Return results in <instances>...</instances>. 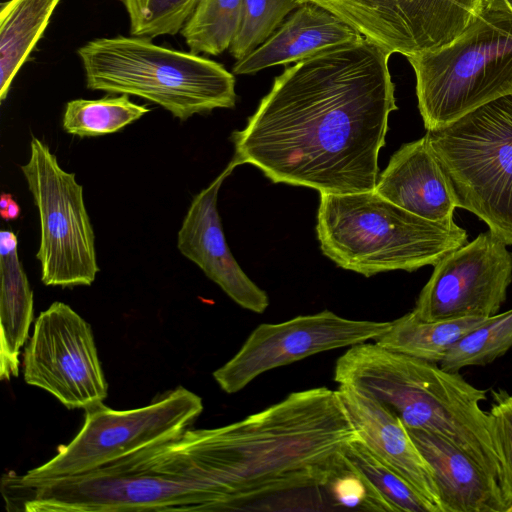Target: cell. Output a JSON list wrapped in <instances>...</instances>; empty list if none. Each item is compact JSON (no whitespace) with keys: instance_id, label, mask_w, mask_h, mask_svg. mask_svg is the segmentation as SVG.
I'll use <instances>...</instances> for the list:
<instances>
[{"instance_id":"6da1fadb","label":"cell","mask_w":512,"mask_h":512,"mask_svg":"<svg viewBox=\"0 0 512 512\" xmlns=\"http://www.w3.org/2000/svg\"><path fill=\"white\" fill-rule=\"evenodd\" d=\"M391 53L364 37L287 67L246 126L232 133L235 167L320 194L374 190L397 110Z\"/></svg>"},{"instance_id":"7a4b0ae2","label":"cell","mask_w":512,"mask_h":512,"mask_svg":"<svg viewBox=\"0 0 512 512\" xmlns=\"http://www.w3.org/2000/svg\"><path fill=\"white\" fill-rule=\"evenodd\" d=\"M334 380L376 399L408 429L439 434L464 450L499 483L486 391L437 363L386 349L377 343L351 346L335 364Z\"/></svg>"},{"instance_id":"3957f363","label":"cell","mask_w":512,"mask_h":512,"mask_svg":"<svg viewBox=\"0 0 512 512\" xmlns=\"http://www.w3.org/2000/svg\"><path fill=\"white\" fill-rule=\"evenodd\" d=\"M42 512L215 511L207 429H190L94 470L38 484Z\"/></svg>"},{"instance_id":"277c9868","label":"cell","mask_w":512,"mask_h":512,"mask_svg":"<svg viewBox=\"0 0 512 512\" xmlns=\"http://www.w3.org/2000/svg\"><path fill=\"white\" fill-rule=\"evenodd\" d=\"M316 232L326 257L365 277L434 266L468 242L466 230L453 220L422 218L374 190L320 194Z\"/></svg>"},{"instance_id":"5b68a950","label":"cell","mask_w":512,"mask_h":512,"mask_svg":"<svg viewBox=\"0 0 512 512\" xmlns=\"http://www.w3.org/2000/svg\"><path fill=\"white\" fill-rule=\"evenodd\" d=\"M77 54L88 89L143 98L181 121L236 104L235 77L224 66L150 38H96Z\"/></svg>"},{"instance_id":"8992f818","label":"cell","mask_w":512,"mask_h":512,"mask_svg":"<svg viewBox=\"0 0 512 512\" xmlns=\"http://www.w3.org/2000/svg\"><path fill=\"white\" fill-rule=\"evenodd\" d=\"M407 59L414 70L426 130L511 95L512 8L504 0H484L477 16L453 42Z\"/></svg>"},{"instance_id":"52a82bcc","label":"cell","mask_w":512,"mask_h":512,"mask_svg":"<svg viewBox=\"0 0 512 512\" xmlns=\"http://www.w3.org/2000/svg\"><path fill=\"white\" fill-rule=\"evenodd\" d=\"M425 135L452 184L458 207L475 214L512 246V94Z\"/></svg>"},{"instance_id":"ba28073f","label":"cell","mask_w":512,"mask_h":512,"mask_svg":"<svg viewBox=\"0 0 512 512\" xmlns=\"http://www.w3.org/2000/svg\"><path fill=\"white\" fill-rule=\"evenodd\" d=\"M203 402L178 386L150 404L115 410L104 403L85 410L78 434L58 447L49 461L24 475L23 482H42L82 474L186 430L200 416Z\"/></svg>"},{"instance_id":"9c48e42d","label":"cell","mask_w":512,"mask_h":512,"mask_svg":"<svg viewBox=\"0 0 512 512\" xmlns=\"http://www.w3.org/2000/svg\"><path fill=\"white\" fill-rule=\"evenodd\" d=\"M21 170L39 214L40 244L36 258L41 266V281L46 286L91 285L99 267L82 185L74 173L61 168L56 155L34 136L29 159Z\"/></svg>"},{"instance_id":"30bf717a","label":"cell","mask_w":512,"mask_h":512,"mask_svg":"<svg viewBox=\"0 0 512 512\" xmlns=\"http://www.w3.org/2000/svg\"><path fill=\"white\" fill-rule=\"evenodd\" d=\"M24 381L52 394L68 409L103 403L108 384L90 324L55 301L40 313L24 351Z\"/></svg>"},{"instance_id":"8fae6325","label":"cell","mask_w":512,"mask_h":512,"mask_svg":"<svg viewBox=\"0 0 512 512\" xmlns=\"http://www.w3.org/2000/svg\"><path fill=\"white\" fill-rule=\"evenodd\" d=\"M314 3L366 40L406 58L438 50L459 37L484 0H298Z\"/></svg>"},{"instance_id":"7c38bea8","label":"cell","mask_w":512,"mask_h":512,"mask_svg":"<svg viewBox=\"0 0 512 512\" xmlns=\"http://www.w3.org/2000/svg\"><path fill=\"white\" fill-rule=\"evenodd\" d=\"M391 321L352 320L332 311L258 325L238 352L213 372L220 388L239 392L256 377L321 352L375 340Z\"/></svg>"},{"instance_id":"4fadbf2b","label":"cell","mask_w":512,"mask_h":512,"mask_svg":"<svg viewBox=\"0 0 512 512\" xmlns=\"http://www.w3.org/2000/svg\"><path fill=\"white\" fill-rule=\"evenodd\" d=\"M511 282L512 253L488 229L434 265L411 312L427 321L491 317L499 313Z\"/></svg>"},{"instance_id":"5bb4252c","label":"cell","mask_w":512,"mask_h":512,"mask_svg":"<svg viewBox=\"0 0 512 512\" xmlns=\"http://www.w3.org/2000/svg\"><path fill=\"white\" fill-rule=\"evenodd\" d=\"M234 168L229 163L208 187L193 198L178 231L177 248L236 304L249 311L263 313L269 305V297L233 257L217 209L220 187Z\"/></svg>"},{"instance_id":"9a60e30c","label":"cell","mask_w":512,"mask_h":512,"mask_svg":"<svg viewBox=\"0 0 512 512\" xmlns=\"http://www.w3.org/2000/svg\"><path fill=\"white\" fill-rule=\"evenodd\" d=\"M336 391L362 442L441 512L432 469L402 420L352 386L339 385Z\"/></svg>"},{"instance_id":"2e32d148","label":"cell","mask_w":512,"mask_h":512,"mask_svg":"<svg viewBox=\"0 0 512 512\" xmlns=\"http://www.w3.org/2000/svg\"><path fill=\"white\" fill-rule=\"evenodd\" d=\"M374 191L422 218L453 220L458 201L426 135L403 144L378 175Z\"/></svg>"},{"instance_id":"e0dca14e","label":"cell","mask_w":512,"mask_h":512,"mask_svg":"<svg viewBox=\"0 0 512 512\" xmlns=\"http://www.w3.org/2000/svg\"><path fill=\"white\" fill-rule=\"evenodd\" d=\"M407 430L432 469L441 512H508L498 480L464 450L439 434Z\"/></svg>"},{"instance_id":"ac0fdd59","label":"cell","mask_w":512,"mask_h":512,"mask_svg":"<svg viewBox=\"0 0 512 512\" xmlns=\"http://www.w3.org/2000/svg\"><path fill=\"white\" fill-rule=\"evenodd\" d=\"M363 38L328 10L302 3L255 50L237 60L233 73L255 74L273 66L297 63L332 47Z\"/></svg>"},{"instance_id":"d6986e66","label":"cell","mask_w":512,"mask_h":512,"mask_svg":"<svg viewBox=\"0 0 512 512\" xmlns=\"http://www.w3.org/2000/svg\"><path fill=\"white\" fill-rule=\"evenodd\" d=\"M0 378L19 374L20 349L33 320V292L18 255V239L11 230L0 232Z\"/></svg>"},{"instance_id":"ffe728a7","label":"cell","mask_w":512,"mask_h":512,"mask_svg":"<svg viewBox=\"0 0 512 512\" xmlns=\"http://www.w3.org/2000/svg\"><path fill=\"white\" fill-rule=\"evenodd\" d=\"M61 0H8L0 10V100L43 36Z\"/></svg>"},{"instance_id":"44dd1931","label":"cell","mask_w":512,"mask_h":512,"mask_svg":"<svg viewBox=\"0 0 512 512\" xmlns=\"http://www.w3.org/2000/svg\"><path fill=\"white\" fill-rule=\"evenodd\" d=\"M489 318L427 321L409 312L391 321L389 329L374 342L391 351L439 364L456 341Z\"/></svg>"},{"instance_id":"7402d4cb","label":"cell","mask_w":512,"mask_h":512,"mask_svg":"<svg viewBox=\"0 0 512 512\" xmlns=\"http://www.w3.org/2000/svg\"><path fill=\"white\" fill-rule=\"evenodd\" d=\"M243 0H199L180 34L190 52L216 56L229 49L238 31Z\"/></svg>"},{"instance_id":"603a6c76","label":"cell","mask_w":512,"mask_h":512,"mask_svg":"<svg viewBox=\"0 0 512 512\" xmlns=\"http://www.w3.org/2000/svg\"><path fill=\"white\" fill-rule=\"evenodd\" d=\"M150 111L129 99V95L100 99H74L66 104L62 127L68 134L93 137L115 133Z\"/></svg>"},{"instance_id":"cb8c5ba5","label":"cell","mask_w":512,"mask_h":512,"mask_svg":"<svg viewBox=\"0 0 512 512\" xmlns=\"http://www.w3.org/2000/svg\"><path fill=\"white\" fill-rule=\"evenodd\" d=\"M512 347V309L498 313L481 326L462 336L449 349L439 365L451 372L486 365Z\"/></svg>"},{"instance_id":"d4e9b609","label":"cell","mask_w":512,"mask_h":512,"mask_svg":"<svg viewBox=\"0 0 512 512\" xmlns=\"http://www.w3.org/2000/svg\"><path fill=\"white\" fill-rule=\"evenodd\" d=\"M351 462L368 478L395 512H437L401 475L379 459L359 438L346 448Z\"/></svg>"},{"instance_id":"484cf974","label":"cell","mask_w":512,"mask_h":512,"mask_svg":"<svg viewBox=\"0 0 512 512\" xmlns=\"http://www.w3.org/2000/svg\"><path fill=\"white\" fill-rule=\"evenodd\" d=\"M301 3L298 0H243L241 20L229 48L240 60L255 50Z\"/></svg>"},{"instance_id":"4316f807","label":"cell","mask_w":512,"mask_h":512,"mask_svg":"<svg viewBox=\"0 0 512 512\" xmlns=\"http://www.w3.org/2000/svg\"><path fill=\"white\" fill-rule=\"evenodd\" d=\"M129 19L130 35L156 38L180 33L199 0H117Z\"/></svg>"},{"instance_id":"83f0119b","label":"cell","mask_w":512,"mask_h":512,"mask_svg":"<svg viewBox=\"0 0 512 512\" xmlns=\"http://www.w3.org/2000/svg\"><path fill=\"white\" fill-rule=\"evenodd\" d=\"M332 505L369 511H392L393 507L347 457L346 451L333 468L327 485Z\"/></svg>"},{"instance_id":"f1b7e54d","label":"cell","mask_w":512,"mask_h":512,"mask_svg":"<svg viewBox=\"0 0 512 512\" xmlns=\"http://www.w3.org/2000/svg\"><path fill=\"white\" fill-rule=\"evenodd\" d=\"M489 414L490 432L500 467L499 485L512 511V395L505 391L493 393Z\"/></svg>"},{"instance_id":"f546056e","label":"cell","mask_w":512,"mask_h":512,"mask_svg":"<svg viewBox=\"0 0 512 512\" xmlns=\"http://www.w3.org/2000/svg\"><path fill=\"white\" fill-rule=\"evenodd\" d=\"M20 206L18 205L17 201H15L13 198L8 204V207L6 211L1 215L2 219L8 221V220H15L20 216Z\"/></svg>"},{"instance_id":"4dcf8cb0","label":"cell","mask_w":512,"mask_h":512,"mask_svg":"<svg viewBox=\"0 0 512 512\" xmlns=\"http://www.w3.org/2000/svg\"><path fill=\"white\" fill-rule=\"evenodd\" d=\"M13 196L10 193L2 192L0 196V214L4 213Z\"/></svg>"},{"instance_id":"1f68e13d","label":"cell","mask_w":512,"mask_h":512,"mask_svg":"<svg viewBox=\"0 0 512 512\" xmlns=\"http://www.w3.org/2000/svg\"><path fill=\"white\" fill-rule=\"evenodd\" d=\"M512 8V0H504Z\"/></svg>"}]
</instances>
